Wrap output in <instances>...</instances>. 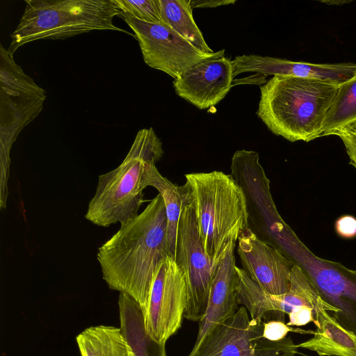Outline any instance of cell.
I'll return each instance as SVG.
<instances>
[{
  "mask_svg": "<svg viewBox=\"0 0 356 356\" xmlns=\"http://www.w3.org/2000/svg\"><path fill=\"white\" fill-rule=\"evenodd\" d=\"M183 186L193 206L200 235L213 268L241 233L249 228L245 195L232 175L221 171L185 175Z\"/></svg>",
  "mask_w": 356,
  "mask_h": 356,
  "instance_id": "3",
  "label": "cell"
},
{
  "mask_svg": "<svg viewBox=\"0 0 356 356\" xmlns=\"http://www.w3.org/2000/svg\"><path fill=\"white\" fill-rule=\"evenodd\" d=\"M341 83L273 76L260 87L257 116L269 131L290 142L322 136L326 113Z\"/></svg>",
  "mask_w": 356,
  "mask_h": 356,
  "instance_id": "2",
  "label": "cell"
},
{
  "mask_svg": "<svg viewBox=\"0 0 356 356\" xmlns=\"http://www.w3.org/2000/svg\"><path fill=\"white\" fill-rule=\"evenodd\" d=\"M237 252L243 270L268 293L288 292L293 262L277 248L259 238L249 227L238 238Z\"/></svg>",
  "mask_w": 356,
  "mask_h": 356,
  "instance_id": "12",
  "label": "cell"
},
{
  "mask_svg": "<svg viewBox=\"0 0 356 356\" xmlns=\"http://www.w3.org/2000/svg\"><path fill=\"white\" fill-rule=\"evenodd\" d=\"M298 332L300 334H312V330H304L300 328H293L285 324L284 321L272 319L264 322L263 337L270 341H279L286 337L289 332Z\"/></svg>",
  "mask_w": 356,
  "mask_h": 356,
  "instance_id": "24",
  "label": "cell"
},
{
  "mask_svg": "<svg viewBox=\"0 0 356 356\" xmlns=\"http://www.w3.org/2000/svg\"><path fill=\"white\" fill-rule=\"evenodd\" d=\"M354 125H356V70L350 79L341 83L326 113L322 136Z\"/></svg>",
  "mask_w": 356,
  "mask_h": 356,
  "instance_id": "22",
  "label": "cell"
},
{
  "mask_svg": "<svg viewBox=\"0 0 356 356\" xmlns=\"http://www.w3.org/2000/svg\"><path fill=\"white\" fill-rule=\"evenodd\" d=\"M19 24L10 34L7 49L13 54L20 47L38 40H60L92 31L124 32L113 18L122 10L113 0H25Z\"/></svg>",
  "mask_w": 356,
  "mask_h": 356,
  "instance_id": "5",
  "label": "cell"
},
{
  "mask_svg": "<svg viewBox=\"0 0 356 356\" xmlns=\"http://www.w3.org/2000/svg\"><path fill=\"white\" fill-rule=\"evenodd\" d=\"M313 337L296 345L319 356H356V334L343 327L327 310L315 311Z\"/></svg>",
  "mask_w": 356,
  "mask_h": 356,
  "instance_id": "17",
  "label": "cell"
},
{
  "mask_svg": "<svg viewBox=\"0 0 356 356\" xmlns=\"http://www.w3.org/2000/svg\"><path fill=\"white\" fill-rule=\"evenodd\" d=\"M76 340L81 356H134L120 327L92 326L81 332Z\"/></svg>",
  "mask_w": 356,
  "mask_h": 356,
  "instance_id": "19",
  "label": "cell"
},
{
  "mask_svg": "<svg viewBox=\"0 0 356 356\" xmlns=\"http://www.w3.org/2000/svg\"><path fill=\"white\" fill-rule=\"evenodd\" d=\"M122 14L149 23H163L159 0H113Z\"/></svg>",
  "mask_w": 356,
  "mask_h": 356,
  "instance_id": "23",
  "label": "cell"
},
{
  "mask_svg": "<svg viewBox=\"0 0 356 356\" xmlns=\"http://www.w3.org/2000/svg\"><path fill=\"white\" fill-rule=\"evenodd\" d=\"M288 316L289 321L286 324L289 326H302L316 321L315 309L307 305L293 309Z\"/></svg>",
  "mask_w": 356,
  "mask_h": 356,
  "instance_id": "26",
  "label": "cell"
},
{
  "mask_svg": "<svg viewBox=\"0 0 356 356\" xmlns=\"http://www.w3.org/2000/svg\"><path fill=\"white\" fill-rule=\"evenodd\" d=\"M234 247L235 245H230L224 257L215 266L206 314L198 322L199 329L195 343H198L214 326L231 317L239 309Z\"/></svg>",
  "mask_w": 356,
  "mask_h": 356,
  "instance_id": "16",
  "label": "cell"
},
{
  "mask_svg": "<svg viewBox=\"0 0 356 356\" xmlns=\"http://www.w3.org/2000/svg\"><path fill=\"white\" fill-rule=\"evenodd\" d=\"M188 302L185 274L170 255L160 264L152 289L143 323L147 334L165 344L181 327Z\"/></svg>",
  "mask_w": 356,
  "mask_h": 356,
  "instance_id": "10",
  "label": "cell"
},
{
  "mask_svg": "<svg viewBox=\"0 0 356 356\" xmlns=\"http://www.w3.org/2000/svg\"><path fill=\"white\" fill-rule=\"evenodd\" d=\"M238 304L244 306L252 319L265 321L268 314H274L284 321V314L302 305L313 307L315 311L324 309L334 314L338 309L327 303L314 286L297 265L293 267L290 276V287L284 294L275 296L261 289L247 274L240 276L238 284Z\"/></svg>",
  "mask_w": 356,
  "mask_h": 356,
  "instance_id": "11",
  "label": "cell"
},
{
  "mask_svg": "<svg viewBox=\"0 0 356 356\" xmlns=\"http://www.w3.org/2000/svg\"><path fill=\"white\" fill-rule=\"evenodd\" d=\"M163 155L162 143L153 129L139 130L123 161L99 176L86 219L107 227L117 222L124 224L135 218L144 202L146 168L156 164Z\"/></svg>",
  "mask_w": 356,
  "mask_h": 356,
  "instance_id": "4",
  "label": "cell"
},
{
  "mask_svg": "<svg viewBox=\"0 0 356 356\" xmlns=\"http://www.w3.org/2000/svg\"><path fill=\"white\" fill-rule=\"evenodd\" d=\"M337 234L343 238H353L356 236V218L350 215H343L335 222Z\"/></svg>",
  "mask_w": 356,
  "mask_h": 356,
  "instance_id": "27",
  "label": "cell"
},
{
  "mask_svg": "<svg viewBox=\"0 0 356 356\" xmlns=\"http://www.w3.org/2000/svg\"><path fill=\"white\" fill-rule=\"evenodd\" d=\"M1 131L0 208L7 207L9 194L10 152L20 131L40 113L45 91L14 60L13 54L0 44Z\"/></svg>",
  "mask_w": 356,
  "mask_h": 356,
  "instance_id": "6",
  "label": "cell"
},
{
  "mask_svg": "<svg viewBox=\"0 0 356 356\" xmlns=\"http://www.w3.org/2000/svg\"><path fill=\"white\" fill-rule=\"evenodd\" d=\"M120 328L134 353V356H166L165 344L152 340L146 333L143 312L129 296L120 293L118 298Z\"/></svg>",
  "mask_w": 356,
  "mask_h": 356,
  "instance_id": "18",
  "label": "cell"
},
{
  "mask_svg": "<svg viewBox=\"0 0 356 356\" xmlns=\"http://www.w3.org/2000/svg\"><path fill=\"white\" fill-rule=\"evenodd\" d=\"M120 17L133 31L145 63L174 80L197 64L225 56V49L211 54L202 51L164 23H149L128 14Z\"/></svg>",
  "mask_w": 356,
  "mask_h": 356,
  "instance_id": "9",
  "label": "cell"
},
{
  "mask_svg": "<svg viewBox=\"0 0 356 356\" xmlns=\"http://www.w3.org/2000/svg\"><path fill=\"white\" fill-rule=\"evenodd\" d=\"M235 0H191L192 8H216L220 6L234 4Z\"/></svg>",
  "mask_w": 356,
  "mask_h": 356,
  "instance_id": "28",
  "label": "cell"
},
{
  "mask_svg": "<svg viewBox=\"0 0 356 356\" xmlns=\"http://www.w3.org/2000/svg\"><path fill=\"white\" fill-rule=\"evenodd\" d=\"M145 186L155 188L161 195L168 221V241L170 256L174 259L179 220L184 201V189L166 177L157 170L155 164L149 165L145 175Z\"/></svg>",
  "mask_w": 356,
  "mask_h": 356,
  "instance_id": "20",
  "label": "cell"
},
{
  "mask_svg": "<svg viewBox=\"0 0 356 356\" xmlns=\"http://www.w3.org/2000/svg\"><path fill=\"white\" fill-rule=\"evenodd\" d=\"M98 248L102 278L113 290L131 298L146 311L161 261L170 252L165 207L159 193L135 218Z\"/></svg>",
  "mask_w": 356,
  "mask_h": 356,
  "instance_id": "1",
  "label": "cell"
},
{
  "mask_svg": "<svg viewBox=\"0 0 356 356\" xmlns=\"http://www.w3.org/2000/svg\"><path fill=\"white\" fill-rule=\"evenodd\" d=\"M182 187L184 196L174 259L186 279L188 302L184 318L200 322L206 314L215 268L206 253L193 206Z\"/></svg>",
  "mask_w": 356,
  "mask_h": 356,
  "instance_id": "8",
  "label": "cell"
},
{
  "mask_svg": "<svg viewBox=\"0 0 356 356\" xmlns=\"http://www.w3.org/2000/svg\"><path fill=\"white\" fill-rule=\"evenodd\" d=\"M330 135L341 139L349 157V163L356 170V125L334 131Z\"/></svg>",
  "mask_w": 356,
  "mask_h": 356,
  "instance_id": "25",
  "label": "cell"
},
{
  "mask_svg": "<svg viewBox=\"0 0 356 356\" xmlns=\"http://www.w3.org/2000/svg\"><path fill=\"white\" fill-rule=\"evenodd\" d=\"M320 2H322V3H325L326 4H328V5H331V6H342L343 4H346V3H349L351 2V1H343V0H334V1H320Z\"/></svg>",
  "mask_w": 356,
  "mask_h": 356,
  "instance_id": "29",
  "label": "cell"
},
{
  "mask_svg": "<svg viewBox=\"0 0 356 356\" xmlns=\"http://www.w3.org/2000/svg\"><path fill=\"white\" fill-rule=\"evenodd\" d=\"M232 176L243 191L248 208L258 216L257 222L271 241L286 223L280 216L272 198L270 181L254 151H236L232 159Z\"/></svg>",
  "mask_w": 356,
  "mask_h": 356,
  "instance_id": "13",
  "label": "cell"
},
{
  "mask_svg": "<svg viewBox=\"0 0 356 356\" xmlns=\"http://www.w3.org/2000/svg\"><path fill=\"white\" fill-rule=\"evenodd\" d=\"M241 306L214 326L187 356H295L298 348L290 337L270 341L263 337V321L252 319Z\"/></svg>",
  "mask_w": 356,
  "mask_h": 356,
  "instance_id": "7",
  "label": "cell"
},
{
  "mask_svg": "<svg viewBox=\"0 0 356 356\" xmlns=\"http://www.w3.org/2000/svg\"><path fill=\"white\" fill-rule=\"evenodd\" d=\"M232 63L234 78L244 72H257L265 76L315 78L342 83L356 70L355 63L314 64L256 54L237 56Z\"/></svg>",
  "mask_w": 356,
  "mask_h": 356,
  "instance_id": "15",
  "label": "cell"
},
{
  "mask_svg": "<svg viewBox=\"0 0 356 356\" xmlns=\"http://www.w3.org/2000/svg\"><path fill=\"white\" fill-rule=\"evenodd\" d=\"M159 4L165 24L202 51L215 52L194 21L191 0H159Z\"/></svg>",
  "mask_w": 356,
  "mask_h": 356,
  "instance_id": "21",
  "label": "cell"
},
{
  "mask_svg": "<svg viewBox=\"0 0 356 356\" xmlns=\"http://www.w3.org/2000/svg\"><path fill=\"white\" fill-rule=\"evenodd\" d=\"M356 271V270H355Z\"/></svg>",
  "mask_w": 356,
  "mask_h": 356,
  "instance_id": "30",
  "label": "cell"
},
{
  "mask_svg": "<svg viewBox=\"0 0 356 356\" xmlns=\"http://www.w3.org/2000/svg\"><path fill=\"white\" fill-rule=\"evenodd\" d=\"M233 65L225 56L210 59L186 70L173 81L176 94L199 109L216 106L232 86Z\"/></svg>",
  "mask_w": 356,
  "mask_h": 356,
  "instance_id": "14",
  "label": "cell"
}]
</instances>
